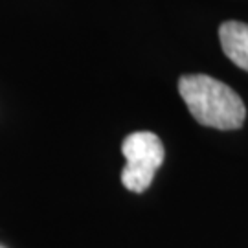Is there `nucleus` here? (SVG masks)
Wrapping results in <instances>:
<instances>
[{"label":"nucleus","instance_id":"obj_1","mask_svg":"<svg viewBox=\"0 0 248 248\" xmlns=\"http://www.w3.org/2000/svg\"><path fill=\"white\" fill-rule=\"evenodd\" d=\"M178 92L191 116L204 127L233 131L245 122L243 99L222 81L204 74H189L178 79Z\"/></svg>","mask_w":248,"mask_h":248},{"label":"nucleus","instance_id":"obj_3","mask_svg":"<svg viewBox=\"0 0 248 248\" xmlns=\"http://www.w3.org/2000/svg\"><path fill=\"white\" fill-rule=\"evenodd\" d=\"M222 52L235 66L248 72V24L239 20H226L219 28Z\"/></svg>","mask_w":248,"mask_h":248},{"label":"nucleus","instance_id":"obj_2","mask_svg":"<svg viewBox=\"0 0 248 248\" xmlns=\"http://www.w3.org/2000/svg\"><path fill=\"white\" fill-rule=\"evenodd\" d=\"M122 153L127 160L122 184L133 193H143L164 162V143L155 133L138 131L125 138Z\"/></svg>","mask_w":248,"mask_h":248}]
</instances>
